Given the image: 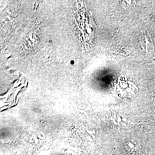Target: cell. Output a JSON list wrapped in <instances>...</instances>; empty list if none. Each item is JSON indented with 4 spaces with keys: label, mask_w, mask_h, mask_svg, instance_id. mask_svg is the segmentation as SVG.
<instances>
[{
    "label": "cell",
    "mask_w": 155,
    "mask_h": 155,
    "mask_svg": "<svg viewBox=\"0 0 155 155\" xmlns=\"http://www.w3.org/2000/svg\"><path fill=\"white\" fill-rule=\"evenodd\" d=\"M71 64H74V61H71Z\"/></svg>",
    "instance_id": "6da1fadb"
}]
</instances>
